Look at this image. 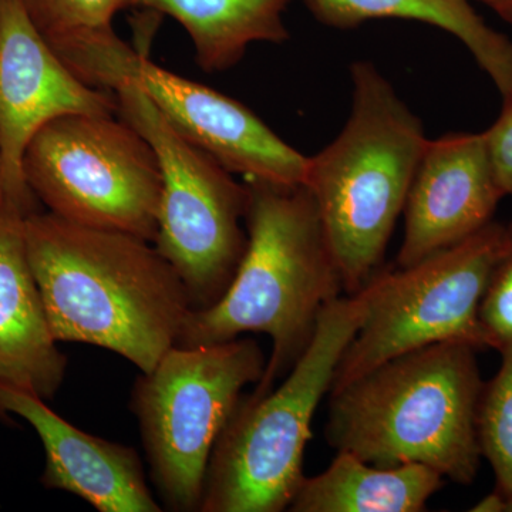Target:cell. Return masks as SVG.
Listing matches in <instances>:
<instances>
[{"label":"cell","mask_w":512,"mask_h":512,"mask_svg":"<svg viewBox=\"0 0 512 512\" xmlns=\"http://www.w3.org/2000/svg\"><path fill=\"white\" fill-rule=\"evenodd\" d=\"M504 235L505 224L493 221L417 264L377 272L363 288L365 318L340 357L330 393L393 357L434 343L487 349L478 309Z\"/></svg>","instance_id":"9"},{"label":"cell","mask_w":512,"mask_h":512,"mask_svg":"<svg viewBox=\"0 0 512 512\" xmlns=\"http://www.w3.org/2000/svg\"><path fill=\"white\" fill-rule=\"evenodd\" d=\"M42 397L0 382V417L15 414L36 431L45 450L40 483L83 498L100 512H160L136 448L77 429Z\"/></svg>","instance_id":"13"},{"label":"cell","mask_w":512,"mask_h":512,"mask_svg":"<svg viewBox=\"0 0 512 512\" xmlns=\"http://www.w3.org/2000/svg\"><path fill=\"white\" fill-rule=\"evenodd\" d=\"M352 107L339 136L309 157L303 185L342 276L356 295L380 271L429 138L372 62L350 66Z\"/></svg>","instance_id":"4"},{"label":"cell","mask_w":512,"mask_h":512,"mask_svg":"<svg viewBox=\"0 0 512 512\" xmlns=\"http://www.w3.org/2000/svg\"><path fill=\"white\" fill-rule=\"evenodd\" d=\"M35 211L0 200V382L52 400L67 357L57 348L30 268L25 220Z\"/></svg>","instance_id":"14"},{"label":"cell","mask_w":512,"mask_h":512,"mask_svg":"<svg viewBox=\"0 0 512 512\" xmlns=\"http://www.w3.org/2000/svg\"><path fill=\"white\" fill-rule=\"evenodd\" d=\"M245 185L247 251L218 302L192 309L177 346L264 333L272 353L251 393L261 397L295 366L311 343L320 313L345 291L308 188L262 180H245Z\"/></svg>","instance_id":"2"},{"label":"cell","mask_w":512,"mask_h":512,"mask_svg":"<svg viewBox=\"0 0 512 512\" xmlns=\"http://www.w3.org/2000/svg\"><path fill=\"white\" fill-rule=\"evenodd\" d=\"M23 175L37 201L63 220L156 239L160 164L151 144L119 114L50 120L26 147Z\"/></svg>","instance_id":"8"},{"label":"cell","mask_w":512,"mask_h":512,"mask_svg":"<svg viewBox=\"0 0 512 512\" xmlns=\"http://www.w3.org/2000/svg\"><path fill=\"white\" fill-rule=\"evenodd\" d=\"M292 0H137V8L171 16L190 36L207 73L237 66L254 43L289 40L284 13Z\"/></svg>","instance_id":"17"},{"label":"cell","mask_w":512,"mask_h":512,"mask_svg":"<svg viewBox=\"0 0 512 512\" xmlns=\"http://www.w3.org/2000/svg\"><path fill=\"white\" fill-rule=\"evenodd\" d=\"M487 349L512 346V222L505 224L503 248L493 266L478 309Z\"/></svg>","instance_id":"20"},{"label":"cell","mask_w":512,"mask_h":512,"mask_svg":"<svg viewBox=\"0 0 512 512\" xmlns=\"http://www.w3.org/2000/svg\"><path fill=\"white\" fill-rule=\"evenodd\" d=\"M478 350L440 342L387 360L330 393L326 439L377 467L424 464L470 485L480 470Z\"/></svg>","instance_id":"3"},{"label":"cell","mask_w":512,"mask_h":512,"mask_svg":"<svg viewBox=\"0 0 512 512\" xmlns=\"http://www.w3.org/2000/svg\"><path fill=\"white\" fill-rule=\"evenodd\" d=\"M365 289L339 296L320 313L308 349L284 382L261 397L242 396L212 451L201 512H279L303 478L312 420L345 349L365 318Z\"/></svg>","instance_id":"5"},{"label":"cell","mask_w":512,"mask_h":512,"mask_svg":"<svg viewBox=\"0 0 512 512\" xmlns=\"http://www.w3.org/2000/svg\"><path fill=\"white\" fill-rule=\"evenodd\" d=\"M505 512H512V500H508L505 503Z\"/></svg>","instance_id":"24"},{"label":"cell","mask_w":512,"mask_h":512,"mask_svg":"<svg viewBox=\"0 0 512 512\" xmlns=\"http://www.w3.org/2000/svg\"><path fill=\"white\" fill-rule=\"evenodd\" d=\"M25 239L57 342L110 350L141 373L177 346L190 296L153 242L39 210L26 217Z\"/></svg>","instance_id":"1"},{"label":"cell","mask_w":512,"mask_h":512,"mask_svg":"<svg viewBox=\"0 0 512 512\" xmlns=\"http://www.w3.org/2000/svg\"><path fill=\"white\" fill-rule=\"evenodd\" d=\"M82 82L107 90L128 79L185 140L245 180L303 184L309 157L289 146L271 127L231 97L151 62L111 32L76 37L53 47Z\"/></svg>","instance_id":"10"},{"label":"cell","mask_w":512,"mask_h":512,"mask_svg":"<svg viewBox=\"0 0 512 512\" xmlns=\"http://www.w3.org/2000/svg\"><path fill=\"white\" fill-rule=\"evenodd\" d=\"M72 113L116 116L119 103L62 62L23 0H0V200L37 208L23 175L26 147L40 127Z\"/></svg>","instance_id":"11"},{"label":"cell","mask_w":512,"mask_h":512,"mask_svg":"<svg viewBox=\"0 0 512 512\" xmlns=\"http://www.w3.org/2000/svg\"><path fill=\"white\" fill-rule=\"evenodd\" d=\"M471 511L476 512H505V498L494 490V493L488 494L480 503L474 505Z\"/></svg>","instance_id":"23"},{"label":"cell","mask_w":512,"mask_h":512,"mask_svg":"<svg viewBox=\"0 0 512 512\" xmlns=\"http://www.w3.org/2000/svg\"><path fill=\"white\" fill-rule=\"evenodd\" d=\"M504 194L484 133H450L427 141L404 205L397 266L460 244L494 221Z\"/></svg>","instance_id":"12"},{"label":"cell","mask_w":512,"mask_h":512,"mask_svg":"<svg viewBox=\"0 0 512 512\" xmlns=\"http://www.w3.org/2000/svg\"><path fill=\"white\" fill-rule=\"evenodd\" d=\"M444 477L424 464L377 467L338 451L318 476L303 478L293 512H420L443 487Z\"/></svg>","instance_id":"16"},{"label":"cell","mask_w":512,"mask_h":512,"mask_svg":"<svg viewBox=\"0 0 512 512\" xmlns=\"http://www.w3.org/2000/svg\"><path fill=\"white\" fill-rule=\"evenodd\" d=\"M500 355V369L484 382L477 431L481 454L494 471L495 491L507 503L512 500V346Z\"/></svg>","instance_id":"18"},{"label":"cell","mask_w":512,"mask_h":512,"mask_svg":"<svg viewBox=\"0 0 512 512\" xmlns=\"http://www.w3.org/2000/svg\"><path fill=\"white\" fill-rule=\"evenodd\" d=\"M30 19L50 47L74 37L114 30L121 10L137 8V0H23Z\"/></svg>","instance_id":"19"},{"label":"cell","mask_w":512,"mask_h":512,"mask_svg":"<svg viewBox=\"0 0 512 512\" xmlns=\"http://www.w3.org/2000/svg\"><path fill=\"white\" fill-rule=\"evenodd\" d=\"M471 2L481 3L485 8L493 10L498 18L512 25V0H471Z\"/></svg>","instance_id":"22"},{"label":"cell","mask_w":512,"mask_h":512,"mask_svg":"<svg viewBox=\"0 0 512 512\" xmlns=\"http://www.w3.org/2000/svg\"><path fill=\"white\" fill-rule=\"evenodd\" d=\"M313 18L335 29H355L370 20L426 23L457 37L503 100L512 97V40L487 25L471 0H305Z\"/></svg>","instance_id":"15"},{"label":"cell","mask_w":512,"mask_h":512,"mask_svg":"<svg viewBox=\"0 0 512 512\" xmlns=\"http://www.w3.org/2000/svg\"><path fill=\"white\" fill-rule=\"evenodd\" d=\"M258 342L237 338L211 345L174 346L131 393L150 476L165 507L200 511L215 444L249 384L264 376Z\"/></svg>","instance_id":"6"},{"label":"cell","mask_w":512,"mask_h":512,"mask_svg":"<svg viewBox=\"0 0 512 512\" xmlns=\"http://www.w3.org/2000/svg\"><path fill=\"white\" fill-rule=\"evenodd\" d=\"M483 133L495 178L508 197L512 195V97L503 100L500 116Z\"/></svg>","instance_id":"21"},{"label":"cell","mask_w":512,"mask_h":512,"mask_svg":"<svg viewBox=\"0 0 512 512\" xmlns=\"http://www.w3.org/2000/svg\"><path fill=\"white\" fill-rule=\"evenodd\" d=\"M107 90L116 94L121 119L146 138L160 164L153 244L180 276L192 309L208 308L227 291L247 251V185L178 134L136 83L116 79Z\"/></svg>","instance_id":"7"}]
</instances>
